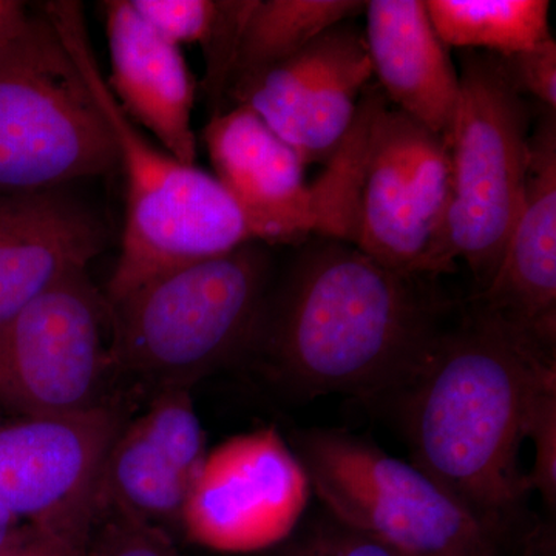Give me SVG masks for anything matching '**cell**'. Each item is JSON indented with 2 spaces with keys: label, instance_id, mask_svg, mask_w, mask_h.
<instances>
[{
  "label": "cell",
  "instance_id": "obj_1",
  "mask_svg": "<svg viewBox=\"0 0 556 556\" xmlns=\"http://www.w3.org/2000/svg\"><path fill=\"white\" fill-rule=\"evenodd\" d=\"M439 278L311 237L269 291L249 353L299 397L401 394L455 314Z\"/></svg>",
  "mask_w": 556,
  "mask_h": 556
},
{
  "label": "cell",
  "instance_id": "obj_2",
  "mask_svg": "<svg viewBox=\"0 0 556 556\" xmlns=\"http://www.w3.org/2000/svg\"><path fill=\"white\" fill-rule=\"evenodd\" d=\"M453 316L399 394L404 433L412 463L508 538L530 493L519 450L536 402L556 387L555 350L473 300Z\"/></svg>",
  "mask_w": 556,
  "mask_h": 556
},
{
  "label": "cell",
  "instance_id": "obj_3",
  "mask_svg": "<svg viewBox=\"0 0 556 556\" xmlns=\"http://www.w3.org/2000/svg\"><path fill=\"white\" fill-rule=\"evenodd\" d=\"M60 33L104 113L126 175V223L108 288L116 302L150 278L254 241L247 219L218 179L156 148L119 108L97 60L83 5L54 0L40 7Z\"/></svg>",
  "mask_w": 556,
  "mask_h": 556
},
{
  "label": "cell",
  "instance_id": "obj_4",
  "mask_svg": "<svg viewBox=\"0 0 556 556\" xmlns=\"http://www.w3.org/2000/svg\"><path fill=\"white\" fill-rule=\"evenodd\" d=\"M268 244L150 278L109 303L113 365L163 388L190 382L251 351L273 280Z\"/></svg>",
  "mask_w": 556,
  "mask_h": 556
},
{
  "label": "cell",
  "instance_id": "obj_5",
  "mask_svg": "<svg viewBox=\"0 0 556 556\" xmlns=\"http://www.w3.org/2000/svg\"><path fill=\"white\" fill-rule=\"evenodd\" d=\"M118 167L115 138L42 11L0 46V193L61 189Z\"/></svg>",
  "mask_w": 556,
  "mask_h": 556
},
{
  "label": "cell",
  "instance_id": "obj_6",
  "mask_svg": "<svg viewBox=\"0 0 556 556\" xmlns=\"http://www.w3.org/2000/svg\"><path fill=\"white\" fill-rule=\"evenodd\" d=\"M447 138L450 199L444 254L464 262L478 291L492 280L525 203L530 115L497 54L464 50Z\"/></svg>",
  "mask_w": 556,
  "mask_h": 556
},
{
  "label": "cell",
  "instance_id": "obj_7",
  "mask_svg": "<svg viewBox=\"0 0 556 556\" xmlns=\"http://www.w3.org/2000/svg\"><path fill=\"white\" fill-rule=\"evenodd\" d=\"M294 453L328 515L399 556L504 555L506 536L371 442L316 428L299 434Z\"/></svg>",
  "mask_w": 556,
  "mask_h": 556
},
{
  "label": "cell",
  "instance_id": "obj_8",
  "mask_svg": "<svg viewBox=\"0 0 556 556\" xmlns=\"http://www.w3.org/2000/svg\"><path fill=\"white\" fill-rule=\"evenodd\" d=\"M358 118L362 144L350 243L402 273L452 274L444 254L447 141L390 108L376 87L362 94Z\"/></svg>",
  "mask_w": 556,
  "mask_h": 556
},
{
  "label": "cell",
  "instance_id": "obj_9",
  "mask_svg": "<svg viewBox=\"0 0 556 556\" xmlns=\"http://www.w3.org/2000/svg\"><path fill=\"white\" fill-rule=\"evenodd\" d=\"M108 299L76 270L0 327V408L17 417H61L102 407L113 367Z\"/></svg>",
  "mask_w": 556,
  "mask_h": 556
},
{
  "label": "cell",
  "instance_id": "obj_10",
  "mask_svg": "<svg viewBox=\"0 0 556 556\" xmlns=\"http://www.w3.org/2000/svg\"><path fill=\"white\" fill-rule=\"evenodd\" d=\"M123 428L115 409L0 420V504L27 525L89 548L102 467Z\"/></svg>",
  "mask_w": 556,
  "mask_h": 556
},
{
  "label": "cell",
  "instance_id": "obj_11",
  "mask_svg": "<svg viewBox=\"0 0 556 556\" xmlns=\"http://www.w3.org/2000/svg\"><path fill=\"white\" fill-rule=\"evenodd\" d=\"M309 490L295 453L276 430L263 428L206 453L179 522L201 546L260 551L294 532Z\"/></svg>",
  "mask_w": 556,
  "mask_h": 556
},
{
  "label": "cell",
  "instance_id": "obj_12",
  "mask_svg": "<svg viewBox=\"0 0 556 556\" xmlns=\"http://www.w3.org/2000/svg\"><path fill=\"white\" fill-rule=\"evenodd\" d=\"M371 76L364 31L346 21L229 97L251 109L306 167L336 155Z\"/></svg>",
  "mask_w": 556,
  "mask_h": 556
},
{
  "label": "cell",
  "instance_id": "obj_13",
  "mask_svg": "<svg viewBox=\"0 0 556 556\" xmlns=\"http://www.w3.org/2000/svg\"><path fill=\"white\" fill-rule=\"evenodd\" d=\"M214 177L232 197L254 241L298 243L317 237L313 186L287 142L247 105L212 116L203 134Z\"/></svg>",
  "mask_w": 556,
  "mask_h": 556
},
{
  "label": "cell",
  "instance_id": "obj_14",
  "mask_svg": "<svg viewBox=\"0 0 556 556\" xmlns=\"http://www.w3.org/2000/svg\"><path fill=\"white\" fill-rule=\"evenodd\" d=\"M206 434L188 388H163L148 412L113 441L98 510L115 507L148 525L181 518L204 456Z\"/></svg>",
  "mask_w": 556,
  "mask_h": 556
},
{
  "label": "cell",
  "instance_id": "obj_15",
  "mask_svg": "<svg viewBox=\"0 0 556 556\" xmlns=\"http://www.w3.org/2000/svg\"><path fill=\"white\" fill-rule=\"evenodd\" d=\"M530 135L525 203L492 280L470 300L540 345L556 346V119Z\"/></svg>",
  "mask_w": 556,
  "mask_h": 556
},
{
  "label": "cell",
  "instance_id": "obj_16",
  "mask_svg": "<svg viewBox=\"0 0 556 556\" xmlns=\"http://www.w3.org/2000/svg\"><path fill=\"white\" fill-rule=\"evenodd\" d=\"M108 236L61 189L0 193V327L54 283L87 270Z\"/></svg>",
  "mask_w": 556,
  "mask_h": 556
},
{
  "label": "cell",
  "instance_id": "obj_17",
  "mask_svg": "<svg viewBox=\"0 0 556 556\" xmlns=\"http://www.w3.org/2000/svg\"><path fill=\"white\" fill-rule=\"evenodd\" d=\"M108 86L123 112L182 164L197 159L192 127L195 80L181 49L144 22L130 0H108Z\"/></svg>",
  "mask_w": 556,
  "mask_h": 556
},
{
  "label": "cell",
  "instance_id": "obj_18",
  "mask_svg": "<svg viewBox=\"0 0 556 556\" xmlns=\"http://www.w3.org/2000/svg\"><path fill=\"white\" fill-rule=\"evenodd\" d=\"M365 13V42L383 97L447 141L459 73L434 31L426 0H371Z\"/></svg>",
  "mask_w": 556,
  "mask_h": 556
},
{
  "label": "cell",
  "instance_id": "obj_19",
  "mask_svg": "<svg viewBox=\"0 0 556 556\" xmlns=\"http://www.w3.org/2000/svg\"><path fill=\"white\" fill-rule=\"evenodd\" d=\"M357 0H252L241 28L229 89L294 56L329 28L364 13Z\"/></svg>",
  "mask_w": 556,
  "mask_h": 556
},
{
  "label": "cell",
  "instance_id": "obj_20",
  "mask_svg": "<svg viewBox=\"0 0 556 556\" xmlns=\"http://www.w3.org/2000/svg\"><path fill=\"white\" fill-rule=\"evenodd\" d=\"M426 7L447 49L510 56L552 38L547 0H427Z\"/></svg>",
  "mask_w": 556,
  "mask_h": 556
},
{
  "label": "cell",
  "instance_id": "obj_21",
  "mask_svg": "<svg viewBox=\"0 0 556 556\" xmlns=\"http://www.w3.org/2000/svg\"><path fill=\"white\" fill-rule=\"evenodd\" d=\"M139 16L164 39L207 47L222 20L223 0H130Z\"/></svg>",
  "mask_w": 556,
  "mask_h": 556
},
{
  "label": "cell",
  "instance_id": "obj_22",
  "mask_svg": "<svg viewBox=\"0 0 556 556\" xmlns=\"http://www.w3.org/2000/svg\"><path fill=\"white\" fill-rule=\"evenodd\" d=\"M97 518L104 522L97 521L87 556H182L163 530L127 511L101 507Z\"/></svg>",
  "mask_w": 556,
  "mask_h": 556
},
{
  "label": "cell",
  "instance_id": "obj_23",
  "mask_svg": "<svg viewBox=\"0 0 556 556\" xmlns=\"http://www.w3.org/2000/svg\"><path fill=\"white\" fill-rule=\"evenodd\" d=\"M274 556H399L378 541L350 529L327 511L281 541Z\"/></svg>",
  "mask_w": 556,
  "mask_h": 556
},
{
  "label": "cell",
  "instance_id": "obj_24",
  "mask_svg": "<svg viewBox=\"0 0 556 556\" xmlns=\"http://www.w3.org/2000/svg\"><path fill=\"white\" fill-rule=\"evenodd\" d=\"M533 444L532 468L526 473L530 492L540 493L548 507L556 506V387L547 390L530 416L527 437Z\"/></svg>",
  "mask_w": 556,
  "mask_h": 556
},
{
  "label": "cell",
  "instance_id": "obj_25",
  "mask_svg": "<svg viewBox=\"0 0 556 556\" xmlns=\"http://www.w3.org/2000/svg\"><path fill=\"white\" fill-rule=\"evenodd\" d=\"M508 78L519 93L532 94L544 109L556 112V42L544 40L535 49L500 56Z\"/></svg>",
  "mask_w": 556,
  "mask_h": 556
},
{
  "label": "cell",
  "instance_id": "obj_26",
  "mask_svg": "<svg viewBox=\"0 0 556 556\" xmlns=\"http://www.w3.org/2000/svg\"><path fill=\"white\" fill-rule=\"evenodd\" d=\"M87 551L38 527L25 525L17 527L0 547V556H87Z\"/></svg>",
  "mask_w": 556,
  "mask_h": 556
},
{
  "label": "cell",
  "instance_id": "obj_27",
  "mask_svg": "<svg viewBox=\"0 0 556 556\" xmlns=\"http://www.w3.org/2000/svg\"><path fill=\"white\" fill-rule=\"evenodd\" d=\"M30 11L27 3L17 0H0V46L14 35L27 17Z\"/></svg>",
  "mask_w": 556,
  "mask_h": 556
},
{
  "label": "cell",
  "instance_id": "obj_28",
  "mask_svg": "<svg viewBox=\"0 0 556 556\" xmlns=\"http://www.w3.org/2000/svg\"><path fill=\"white\" fill-rule=\"evenodd\" d=\"M467 556H506V555H467ZM518 556H555L552 548L551 540L541 535V533H532L522 541L521 552Z\"/></svg>",
  "mask_w": 556,
  "mask_h": 556
},
{
  "label": "cell",
  "instance_id": "obj_29",
  "mask_svg": "<svg viewBox=\"0 0 556 556\" xmlns=\"http://www.w3.org/2000/svg\"><path fill=\"white\" fill-rule=\"evenodd\" d=\"M21 526V519L14 517L9 508L0 504V547L9 541V538L16 532L17 527Z\"/></svg>",
  "mask_w": 556,
  "mask_h": 556
}]
</instances>
